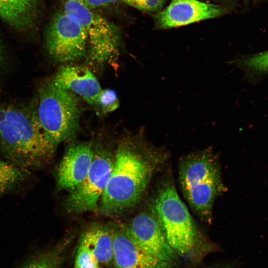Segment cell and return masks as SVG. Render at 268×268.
Masks as SVG:
<instances>
[{
  "label": "cell",
  "mask_w": 268,
  "mask_h": 268,
  "mask_svg": "<svg viewBox=\"0 0 268 268\" xmlns=\"http://www.w3.org/2000/svg\"><path fill=\"white\" fill-rule=\"evenodd\" d=\"M57 146L42 129L34 102L0 104V155L6 160L38 168L51 160Z\"/></svg>",
  "instance_id": "cell-1"
},
{
  "label": "cell",
  "mask_w": 268,
  "mask_h": 268,
  "mask_svg": "<svg viewBox=\"0 0 268 268\" xmlns=\"http://www.w3.org/2000/svg\"><path fill=\"white\" fill-rule=\"evenodd\" d=\"M132 143L118 147L113 170L101 196L100 210L115 216L136 205L142 198L164 154Z\"/></svg>",
  "instance_id": "cell-2"
},
{
  "label": "cell",
  "mask_w": 268,
  "mask_h": 268,
  "mask_svg": "<svg viewBox=\"0 0 268 268\" xmlns=\"http://www.w3.org/2000/svg\"><path fill=\"white\" fill-rule=\"evenodd\" d=\"M183 194L202 220L211 222L213 204L225 190L218 159L210 148L191 152L179 165Z\"/></svg>",
  "instance_id": "cell-3"
},
{
  "label": "cell",
  "mask_w": 268,
  "mask_h": 268,
  "mask_svg": "<svg viewBox=\"0 0 268 268\" xmlns=\"http://www.w3.org/2000/svg\"><path fill=\"white\" fill-rule=\"evenodd\" d=\"M34 102L39 123L56 145L71 138L79 124L80 107L73 93L58 87L52 80L42 84Z\"/></svg>",
  "instance_id": "cell-4"
},
{
  "label": "cell",
  "mask_w": 268,
  "mask_h": 268,
  "mask_svg": "<svg viewBox=\"0 0 268 268\" xmlns=\"http://www.w3.org/2000/svg\"><path fill=\"white\" fill-rule=\"evenodd\" d=\"M153 213L175 252L181 256L192 252L198 238L197 227L172 183H165L159 188Z\"/></svg>",
  "instance_id": "cell-5"
},
{
  "label": "cell",
  "mask_w": 268,
  "mask_h": 268,
  "mask_svg": "<svg viewBox=\"0 0 268 268\" xmlns=\"http://www.w3.org/2000/svg\"><path fill=\"white\" fill-rule=\"evenodd\" d=\"M64 10L75 17L84 28L93 61L103 64L114 60L120 41L119 31L114 24L78 0H65Z\"/></svg>",
  "instance_id": "cell-6"
},
{
  "label": "cell",
  "mask_w": 268,
  "mask_h": 268,
  "mask_svg": "<svg viewBox=\"0 0 268 268\" xmlns=\"http://www.w3.org/2000/svg\"><path fill=\"white\" fill-rule=\"evenodd\" d=\"M45 41L49 55L60 63L73 61L83 57L88 43L83 27L75 17L64 10L58 12L52 18Z\"/></svg>",
  "instance_id": "cell-7"
},
{
  "label": "cell",
  "mask_w": 268,
  "mask_h": 268,
  "mask_svg": "<svg viewBox=\"0 0 268 268\" xmlns=\"http://www.w3.org/2000/svg\"><path fill=\"white\" fill-rule=\"evenodd\" d=\"M103 150L95 151L90 168L84 180L70 193L65 202L66 210L72 213L95 211L113 170L114 160Z\"/></svg>",
  "instance_id": "cell-8"
},
{
  "label": "cell",
  "mask_w": 268,
  "mask_h": 268,
  "mask_svg": "<svg viewBox=\"0 0 268 268\" xmlns=\"http://www.w3.org/2000/svg\"><path fill=\"white\" fill-rule=\"evenodd\" d=\"M123 227L130 238L147 253L171 264L177 261L176 253L154 213L141 212Z\"/></svg>",
  "instance_id": "cell-9"
},
{
  "label": "cell",
  "mask_w": 268,
  "mask_h": 268,
  "mask_svg": "<svg viewBox=\"0 0 268 268\" xmlns=\"http://www.w3.org/2000/svg\"><path fill=\"white\" fill-rule=\"evenodd\" d=\"M223 12L219 5L198 0H172L155 19L160 27L170 28L215 18Z\"/></svg>",
  "instance_id": "cell-10"
},
{
  "label": "cell",
  "mask_w": 268,
  "mask_h": 268,
  "mask_svg": "<svg viewBox=\"0 0 268 268\" xmlns=\"http://www.w3.org/2000/svg\"><path fill=\"white\" fill-rule=\"evenodd\" d=\"M95 151L87 142L70 145L57 171V183L61 190L71 191L85 178L94 159Z\"/></svg>",
  "instance_id": "cell-11"
},
{
  "label": "cell",
  "mask_w": 268,
  "mask_h": 268,
  "mask_svg": "<svg viewBox=\"0 0 268 268\" xmlns=\"http://www.w3.org/2000/svg\"><path fill=\"white\" fill-rule=\"evenodd\" d=\"M113 260L117 268H172V264L161 260L139 248L128 235L123 226L111 230Z\"/></svg>",
  "instance_id": "cell-12"
},
{
  "label": "cell",
  "mask_w": 268,
  "mask_h": 268,
  "mask_svg": "<svg viewBox=\"0 0 268 268\" xmlns=\"http://www.w3.org/2000/svg\"><path fill=\"white\" fill-rule=\"evenodd\" d=\"M59 87L78 95L87 103L97 105L102 88L93 73L85 67L66 65L51 78Z\"/></svg>",
  "instance_id": "cell-13"
},
{
  "label": "cell",
  "mask_w": 268,
  "mask_h": 268,
  "mask_svg": "<svg viewBox=\"0 0 268 268\" xmlns=\"http://www.w3.org/2000/svg\"><path fill=\"white\" fill-rule=\"evenodd\" d=\"M39 0H0V18L19 30L31 28L35 22Z\"/></svg>",
  "instance_id": "cell-14"
},
{
  "label": "cell",
  "mask_w": 268,
  "mask_h": 268,
  "mask_svg": "<svg viewBox=\"0 0 268 268\" xmlns=\"http://www.w3.org/2000/svg\"><path fill=\"white\" fill-rule=\"evenodd\" d=\"M98 263H108L113 258V246L110 229L99 225L91 226L81 236Z\"/></svg>",
  "instance_id": "cell-15"
},
{
  "label": "cell",
  "mask_w": 268,
  "mask_h": 268,
  "mask_svg": "<svg viewBox=\"0 0 268 268\" xmlns=\"http://www.w3.org/2000/svg\"><path fill=\"white\" fill-rule=\"evenodd\" d=\"M29 170L0 159V195L12 191L28 179Z\"/></svg>",
  "instance_id": "cell-16"
},
{
  "label": "cell",
  "mask_w": 268,
  "mask_h": 268,
  "mask_svg": "<svg viewBox=\"0 0 268 268\" xmlns=\"http://www.w3.org/2000/svg\"><path fill=\"white\" fill-rule=\"evenodd\" d=\"M62 260L61 250L52 249L31 255L20 268H62Z\"/></svg>",
  "instance_id": "cell-17"
},
{
  "label": "cell",
  "mask_w": 268,
  "mask_h": 268,
  "mask_svg": "<svg viewBox=\"0 0 268 268\" xmlns=\"http://www.w3.org/2000/svg\"><path fill=\"white\" fill-rule=\"evenodd\" d=\"M98 262L80 239L75 260V268H98Z\"/></svg>",
  "instance_id": "cell-18"
},
{
  "label": "cell",
  "mask_w": 268,
  "mask_h": 268,
  "mask_svg": "<svg viewBox=\"0 0 268 268\" xmlns=\"http://www.w3.org/2000/svg\"><path fill=\"white\" fill-rule=\"evenodd\" d=\"M104 112H111L119 106V101L116 92L110 89L102 90L97 103Z\"/></svg>",
  "instance_id": "cell-19"
},
{
  "label": "cell",
  "mask_w": 268,
  "mask_h": 268,
  "mask_svg": "<svg viewBox=\"0 0 268 268\" xmlns=\"http://www.w3.org/2000/svg\"><path fill=\"white\" fill-rule=\"evenodd\" d=\"M241 66L260 71H268V51L248 57L239 63Z\"/></svg>",
  "instance_id": "cell-20"
},
{
  "label": "cell",
  "mask_w": 268,
  "mask_h": 268,
  "mask_svg": "<svg viewBox=\"0 0 268 268\" xmlns=\"http://www.w3.org/2000/svg\"><path fill=\"white\" fill-rule=\"evenodd\" d=\"M126 4L144 11H155L160 9L166 0H122Z\"/></svg>",
  "instance_id": "cell-21"
},
{
  "label": "cell",
  "mask_w": 268,
  "mask_h": 268,
  "mask_svg": "<svg viewBox=\"0 0 268 268\" xmlns=\"http://www.w3.org/2000/svg\"><path fill=\"white\" fill-rule=\"evenodd\" d=\"M89 8L106 6L118 0H78Z\"/></svg>",
  "instance_id": "cell-22"
},
{
  "label": "cell",
  "mask_w": 268,
  "mask_h": 268,
  "mask_svg": "<svg viewBox=\"0 0 268 268\" xmlns=\"http://www.w3.org/2000/svg\"><path fill=\"white\" fill-rule=\"evenodd\" d=\"M208 268H231L230 267L226 266L219 265V266H212Z\"/></svg>",
  "instance_id": "cell-23"
},
{
  "label": "cell",
  "mask_w": 268,
  "mask_h": 268,
  "mask_svg": "<svg viewBox=\"0 0 268 268\" xmlns=\"http://www.w3.org/2000/svg\"><path fill=\"white\" fill-rule=\"evenodd\" d=\"M1 47L0 45V64L1 63Z\"/></svg>",
  "instance_id": "cell-24"
}]
</instances>
